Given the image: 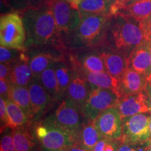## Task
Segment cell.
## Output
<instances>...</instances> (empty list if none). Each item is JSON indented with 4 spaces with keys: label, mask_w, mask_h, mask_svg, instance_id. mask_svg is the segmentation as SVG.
<instances>
[{
    "label": "cell",
    "mask_w": 151,
    "mask_h": 151,
    "mask_svg": "<svg viewBox=\"0 0 151 151\" xmlns=\"http://www.w3.org/2000/svg\"><path fill=\"white\" fill-rule=\"evenodd\" d=\"M25 28V47L42 46L53 40L58 34L51 9L48 6L27 9L22 17Z\"/></svg>",
    "instance_id": "cell-1"
},
{
    "label": "cell",
    "mask_w": 151,
    "mask_h": 151,
    "mask_svg": "<svg viewBox=\"0 0 151 151\" xmlns=\"http://www.w3.org/2000/svg\"><path fill=\"white\" fill-rule=\"evenodd\" d=\"M106 34L105 42L109 48L128 57L134 48L146 41L139 24L135 20L120 16H113Z\"/></svg>",
    "instance_id": "cell-2"
},
{
    "label": "cell",
    "mask_w": 151,
    "mask_h": 151,
    "mask_svg": "<svg viewBox=\"0 0 151 151\" xmlns=\"http://www.w3.org/2000/svg\"><path fill=\"white\" fill-rule=\"evenodd\" d=\"M34 130L42 151H64L74 144L77 139L57 123L51 115L36 122Z\"/></svg>",
    "instance_id": "cell-3"
},
{
    "label": "cell",
    "mask_w": 151,
    "mask_h": 151,
    "mask_svg": "<svg viewBox=\"0 0 151 151\" xmlns=\"http://www.w3.org/2000/svg\"><path fill=\"white\" fill-rule=\"evenodd\" d=\"M110 17L109 15L82 16L78 27L72 33L73 46L76 48H88L104 42Z\"/></svg>",
    "instance_id": "cell-4"
},
{
    "label": "cell",
    "mask_w": 151,
    "mask_h": 151,
    "mask_svg": "<svg viewBox=\"0 0 151 151\" xmlns=\"http://www.w3.org/2000/svg\"><path fill=\"white\" fill-rule=\"evenodd\" d=\"M27 39L22 17L12 13L1 16L0 19V44L9 48L23 50Z\"/></svg>",
    "instance_id": "cell-5"
},
{
    "label": "cell",
    "mask_w": 151,
    "mask_h": 151,
    "mask_svg": "<svg viewBox=\"0 0 151 151\" xmlns=\"http://www.w3.org/2000/svg\"><path fill=\"white\" fill-rule=\"evenodd\" d=\"M151 113H139L122 119L121 143L139 144L151 139Z\"/></svg>",
    "instance_id": "cell-6"
},
{
    "label": "cell",
    "mask_w": 151,
    "mask_h": 151,
    "mask_svg": "<svg viewBox=\"0 0 151 151\" xmlns=\"http://www.w3.org/2000/svg\"><path fill=\"white\" fill-rule=\"evenodd\" d=\"M58 33L71 35L78 27L82 15L78 8L65 0H49Z\"/></svg>",
    "instance_id": "cell-7"
},
{
    "label": "cell",
    "mask_w": 151,
    "mask_h": 151,
    "mask_svg": "<svg viewBox=\"0 0 151 151\" xmlns=\"http://www.w3.org/2000/svg\"><path fill=\"white\" fill-rule=\"evenodd\" d=\"M119 98L118 93L114 90L93 86L82 109L86 121H92L103 111L116 106Z\"/></svg>",
    "instance_id": "cell-8"
},
{
    "label": "cell",
    "mask_w": 151,
    "mask_h": 151,
    "mask_svg": "<svg viewBox=\"0 0 151 151\" xmlns=\"http://www.w3.org/2000/svg\"><path fill=\"white\" fill-rule=\"evenodd\" d=\"M51 116L57 123L76 137L86 121L82 109L66 97Z\"/></svg>",
    "instance_id": "cell-9"
},
{
    "label": "cell",
    "mask_w": 151,
    "mask_h": 151,
    "mask_svg": "<svg viewBox=\"0 0 151 151\" xmlns=\"http://www.w3.org/2000/svg\"><path fill=\"white\" fill-rule=\"evenodd\" d=\"M93 121L103 137L120 140L122 134V120L116 106L103 111Z\"/></svg>",
    "instance_id": "cell-10"
},
{
    "label": "cell",
    "mask_w": 151,
    "mask_h": 151,
    "mask_svg": "<svg viewBox=\"0 0 151 151\" xmlns=\"http://www.w3.org/2000/svg\"><path fill=\"white\" fill-rule=\"evenodd\" d=\"M31 101V121L37 122L53 101L41 85L39 78H34L28 86Z\"/></svg>",
    "instance_id": "cell-11"
},
{
    "label": "cell",
    "mask_w": 151,
    "mask_h": 151,
    "mask_svg": "<svg viewBox=\"0 0 151 151\" xmlns=\"http://www.w3.org/2000/svg\"><path fill=\"white\" fill-rule=\"evenodd\" d=\"M116 107L122 120L139 113H151L150 101L146 90L139 93L120 97Z\"/></svg>",
    "instance_id": "cell-12"
},
{
    "label": "cell",
    "mask_w": 151,
    "mask_h": 151,
    "mask_svg": "<svg viewBox=\"0 0 151 151\" xmlns=\"http://www.w3.org/2000/svg\"><path fill=\"white\" fill-rule=\"evenodd\" d=\"M127 68L141 73L148 83L151 77V60L149 42L144 41L132 50L127 58Z\"/></svg>",
    "instance_id": "cell-13"
},
{
    "label": "cell",
    "mask_w": 151,
    "mask_h": 151,
    "mask_svg": "<svg viewBox=\"0 0 151 151\" xmlns=\"http://www.w3.org/2000/svg\"><path fill=\"white\" fill-rule=\"evenodd\" d=\"M148 81L145 76L127 68L118 79L117 93L119 97L135 94L146 90Z\"/></svg>",
    "instance_id": "cell-14"
},
{
    "label": "cell",
    "mask_w": 151,
    "mask_h": 151,
    "mask_svg": "<svg viewBox=\"0 0 151 151\" xmlns=\"http://www.w3.org/2000/svg\"><path fill=\"white\" fill-rule=\"evenodd\" d=\"M92 88V85L73 71V78L68 87L65 97L83 109Z\"/></svg>",
    "instance_id": "cell-15"
},
{
    "label": "cell",
    "mask_w": 151,
    "mask_h": 151,
    "mask_svg": "<svg viewBox=\"0 0 151 151\" xmlns=\"http://www.w3.org/2000/svg\"><path fill=\"white\" fill-rule=\"evenodd\" d=\"M73 71L88 81L93 86L111 89L117 92L118 87V79L115 78L106 71L90 72L82 68L76 66Z\"/></svg>",
    "instance_id": "cell-16"
},
{
    "label": "cell",
    "mask_w": 151,
    "mask_h": 151,
    "mask_svg": "<svg viewBox=\"0 0 151 151\" xmlns=\"http://www.w3.org/2000/svg\"><path fill=\"white\" fill-rule=\"evenodd\" d=\"M99 53L104 63L106 71L115 78H120L127 69V56L113 50H104Z\"/></svg>",
    "instance_id": "cell-17"
},
{
    "label": "cell",
    "mask_w": 151,
    "mask_h": 151,
    "mask_svg": "<svg viewBox=\"0 0 151 151\" xmlns=\"http://www.w3.org/2000/svg\"><path fill=\"white\" fill-rule=\"evenodd\" d=\"M34 78V75L29 65V60L22 53L20 59L12 64L9 81L13 86L28 87Z\"/></svg>",
    "instance_id": "cell-18"
},
{
    "label": "cell",
    "mask_w": 151,
    "mask_h": 151,
    "mask_svg": "<svg viewBox=\"0 0 151 151\" xmlns=\"http://www.w3.org/2000/svg\"><path fill=\"white\" fill-rule=\"evenodd\" d=\"M120 16L139 22L151 16V0L139 1L120 7L116 16Z\"/></svg>",
    "instance_id": "cell-19"
},
{
    "label": "cell",
    "mask_w": 151,
    "mask_h": 151,
    "mask_svg": "<svg viewBox=\"0 0 151 151\" xmlns=\"http://www.w3.org/2000/svg\"><path fill=\"white\" fill-rule=\"evenodd\" d=\"M103 136L92 121H86L77 137L76 143L83 148L92 150L96 144L103 139Z\"/></svg>",
    "instance_id": "cell-20"
},
{
    "label": "cell",
    "mask_w": 151,
    "mask_h": 151,
    "mask_svg": "<svg viewBox=\"0 0 151 151\" xmlns=\"http://www.w3.org/2000/svg\"><path fill=\"white\" fill-rule=\"evenodd\" d=\"M28 125L13 130V138L17 151H36L35 137Z\"/></svg>",
    "instance_id": "cell-21"
},
{
    "label": "cell",
    "mask_w": 151,
    "mask_h": 151,
    "mask_svg": "<svg viewBox=\"0 0 151 151\" xmlns=\"http://www.w3.org/2000/svg\"><path fill=\"white\" fill-rule=\"evenodd\" d=\"M54 63L43 71L39 76V78L44 89L50 94L52 100L55 101L62 100L63 98L60 93L59 85L56 78Z\"/></svg>",
    "instance_id": "cell-22"
},
{
    "label": "cell",
    "mask_w": 151,
    "mask_h": 151,
    "mask_svg": "<svg viewBox=\"0 0 151 151\" xmlns=\"http://www.w3.org/2000/svg\"><path fill=\"white\" fill-rule=\"evenodd\" d=\"M109 0H81L78 9L82 16L85 15H110Z\"/></svg>",
    "instance_id": "cell-23"
},
{
    "label": "cell",
    "mask_w": 151,
    "mask_h": 151,
    "mask_svg": "<svg viewBox=\"0 0 151 151\" xmlns=\"http://www.w3.org/2000/svg\"><path fill=\"white\" fill-rule=\"evenodd\" d=\"M6 103L7 114L9 118L8 125L9 127L14 129L17 127L29 124L31 120L18 105H17L10 99H7Z\"/></svg>",
    "instance_id": "cell-24"
},
{
    "label": "cell",
    "mask_w": 151,
    "mask_h": 151,
    "mask_svg": "<svg viewBox=\"0 0 151 151\" xmlns=\"http://www.w3.org/2000/svg\"><path fill=\"white\" fill-rule=\"evenodd\" d=\"M9 99L18 105L31 120V101L28 87L11 85Z\"/></svg>",
    "instance_id": "cell-25"
},
{
    "label": "cell",
    "mask_w": 151,
    "mask_h": 151,
    "mask_svg": "<svg viewBox=\"0 0 151 151\" xmlns=\"http://www.w3.org/2000/svg\"><path fill=\"white\" fill-rule=\"evenodd\" d=\"M59 60L60 58L45 52H40L33 55L29 59V65L33 73L34 78H39L41 73L49 66Z\"/></svg>",
    "instance_id": "cell-26"
},
{
    "label": "cell",
    "mask_w": 151,
    "mask_h": 151,
    "mask_svg": "<svg viewBox=\"0 0 151 151\" xmlns=\"http://www.w3.org/2000/svg\"><path fill=\"white\" fill-rule=\"evenodd\" d=\"M75 65L90 72L106 71L104 63L99 53L84 55L77 60Z\"/></svg>",
    "instance_id": "cell-27"
},
{
    "label": "cell",
    "mask_w": 151,
    "mask_h": 151,
    "mask_svg": "<svg viewBox=\"0 0 151 151\" xmlns=\"http://www.w3.org/2000/svg\"><path fill=\"white\" fill-rule=\"evenodd\" d=\"M54 67L57 80L59 85L60 93L64 99L63 97L66 94L68 87L73 78V71H71L69 67L60 60L55 62Z\"/></svg>",
    "instance_id": "cell-28"
},
{
    "label": "cell",
    "mask_w": 151,
    "mask_h": 151,
    "mask_svg": "<svg viewBox=\"0 0 151 151\" xmlns=\"http://www.w3.org/2000/svg\"><path fill=\"white\" fill-rule=\"evenodd\" d=\"M13 129L11 127H6L1 134V143H0V151H17L13 138Z\"/></svg>",
    "instance_id": "cell-29"
},
{
    "label": "cell",
    "mask_w": 151,
    "mask_h": 151,
    "mask_svg": "<svg viewBox=\"0 0 151 151\" xmlns=\"http://www.w3.org/2000/svg\"><path fill=\"white\" fill-rule=\"evenodd\" d=\"M21 50L0 46V62L1 63L13 64L20 59L22 53Z\"/></svg>",
    "instance_id": "cell-30"
},
{
    "label": "cell",
    "mask_w": 151,
    "mask_h": 151,
    "mask_svg": "<svg viewBox=\"0 0 151 151\" xmlns=\"http://www.w3.org/2000/svg\"><path fill=\"white\" fill-rule=\"evenodd\" d=\"M120 144V140L104 137L96 144L92 151H118Z\"/></svg>",
    "instance_id": "cell-31"
},
{
    "label": "cell",
    "mask_w": 151,
    "mask_h": 151,
    "mask_svg": "<svg viewBox=\"0 0 151 151\" xmlns=\"http://www.w3.org/2000/svg\"><path fill=\"white\" fill-rule=\"evenodd\" d=\"M144 39L151 43V16L139 22Z\"/></svg>",
    "instance_id": "cell-32"
},
{
    "label": "cell",
    "mask_w": 151,
    "mask_h": 151,
    "mask_svg": "<svg viewBox=\"0 0 151 151\" xmlns=\"http://www.w3.org/2000/svg\"><path fill=\"white\" fill-rule=\"evenodd\" d=\"M0 122H1V132L9 127V118L7 114L6 100L0 97Z\"/></svg>",
    "instance_id": "cell-33"
},
{
    "label": "cell",
    "mask_w": 151,
    "mask_h": 151,
    "mask_svg": "<svg viewBox=\"0 0 151 151\" xmlns=\"http://www.w3.org/2000/svg\"><path fill=\"white\" fill-rule=\"evenodd\" d=\"M148 142L139 143V144L121 143L120 146H119L118 151H144V149L146 148V145L148 144Z\"/></svg>",
    "instance_id": "cell-34"
},
{
    "label": "cell",
    "mask_w": 151,
    "mask_h": 151,
    "mask_svg": "<svg viewBox=\"0 0 151 151\" xmlns=\"http://www.w3.org/2000/svg\"><path fill=\"white\" fill-rule=\"evenodd\" d=\"M11 83L8 80L0 79V95L6 101L9 99V93H10Z\"/></svg>",
    "instance_id": "cell-35"
},
{
    "label": "cell",
    "mask_w": 151,
    "mask_h": 151,
    "mask_svg": "<svg viewBox=\"0 0 151 151\" xmlns=\"http://www.w3.org/2000/svg\"><path fill=\"white\" fill-rule=\"evenodd\" d=\"M11 69H12V64H0V79L9 81Z\"/></svg>",
    "instance_id": "cell-36"
},
{
    "label": "cell",
    "mask_w": 151,
    "mask_h": 151,
    "mask_svg": "<svg viewBox=\"0 0 151 151\" xmlns=\"http://www.w3.org/2000/svg\"><path fill=\"white\" fill-rule=\"evenodd\" d=\"M64 151H92V150H88V149H86L83 147H81L79 146V145L76 144V143H74V144L71 146L70 147L66 149Z\"/></svg>",
    "instance_id": "cell-37"
},
{
    "label": "cell",
    "mask_w": 151,
    "mask_h": 151,
    "mask_svg": "<svg viewBox=\"0 0 151 151\" xmlns=\"http://www.w3.org/2000/svg\"><path fill=\"white\" fill-rule=\"evenodd\" d=\"M146 1V0H128V1H126L125 3L121 5V6H119V7H118V9H117L116 12V14L117 11H118V9L120 8V7H121V6H124V5H128V4H132V3L137 2V1ZM116 14H115V16H116Z\"/></svg>",
    "instance_id": "cell-38"
},
{
    "label": "cell",
    "mask_w": 151,
    "mask_h": 151,
    "mask_svg": "<svg viewBox=\"0 0 151 151\" xmlns=\"http://www.w3.org/2000/svg\"><path fill=\"white\" fill-rule=\"evenodd\" d=\"M66 1H68V2H70L71 4L74 6L78 8V4L80 3L81 0H65Z\"/></svg>",
    "instance_id": "cell-39"
},
{
    "label": "cell",
    "mask_w": 151,
    "mask_h": 151,
    "mask_svg": "<svg viewBox=\"0 0 151 151\" xmlns=\"http://www.w3.org/2000/svg\"><path fill=\"white\" fill-rule=\"evenodd\" d=\"M146 91H147V93H148V94L149 99H150V106H151V84L150 83H148V86H147Z\"/></svg>",
    "instance_id": "cell-40"
},
{
    "label": "cell",
    "mask_w": 151,
    "mask_h": 151,
    "mask_svg": "<svg viewBox=\"0 0 151 151\" xmlns=\"http://www.w3.org/2000/svg\"><path fill=\"white\" fill-rule=\"evenodd\" d=\"M144 151H151V139L148 142V144L146 145Z\"/></svg>",
    "instance_id": "cell-41"
},
{
    "label": "cell",
    "mask_w": 151,
    "mask_h": 151,
    "mask_svg": "<svg viewBox=\"0 0 151 151\" xmlns=\"http://www.w3.org/2000/svg\"><path fill=\"white\" fill-rule=\"evenodd\" d=\"M149 46H150V60H151V43L149 42ZM151 82V77H150V81H149V83Z\"/></svg>",
    "instance_id": "cell-42"
},
{
    "label": "cell",
    "mask_w": 151,
    "mask_h": 151,
    "mask_svg": "<svg viewBox=\"0 0 151 151\" xmlns=\"http://www.w3.org/2000/svg\"><path fill=\"white\" fill-rule=\"evenodd\" d=\"M150 133H151V120H150Z\"/></svg>",
    "instance_id": "cell-43"
},
{
    "label": "cell",
    "mask_w": 151,
    "mask_h": 151,
    "mask_svg": "<svg viewBox=\"0 0 151 151\" xmlns=\"http://www.w3.org/2000/svg\"><path fill=\"white\" fill-rule=\"evenodd\" d=\"M4 1H9V0H4Z\"/></svg>",
    "instance_id": "cell-44"
},
{
    "label": "cell",
    "mask_w": 151,
    "mask_h": 151,
    "mask_svg": "<svg viewBox=\"0 0 151 151\" xmlns=\"http://www.w3.org/2000/svg\"><path fill=\"white\" fill-rule=\"evenodd\" d=\"M150 83V84H151V82H150V83Z\"/></svg>",
    "instance_id": "cell-45"
}]
</instances>
